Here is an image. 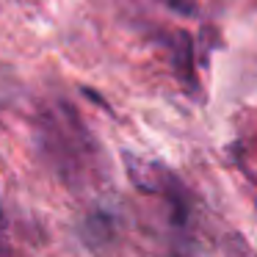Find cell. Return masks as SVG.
Instances as JSON below:
<instances>
[]
</instances>
